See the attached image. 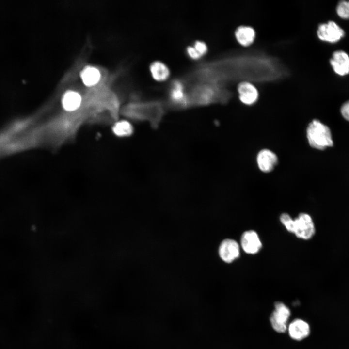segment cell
<instances>
[{"mask_svg":"<svg viewBox=\"0 0 349 349\" xmlns=\"http://www.w3.org/2000/svg\"><path fill=\"white\" fill-rule=\"evenodd\" d=\"M338 16L343 19H349V1H340L336 7Z\"/></svg>","mask_w":349,"mask_h":349,"instance_id":"ffe728a7","label":"cell"},{"mask_svg":"<svg viewBox=\"0 0 349 349\" xmlns=\"http://www.w3.org/2000/svg\"><path fill=\"white\" fill-rule=\"evenodd\" d=\"M239 246L233 239H226L221 243L219 254L221 259L226 263H231L239 256Z\"/></svg>","mask_w":349,"mask_h":349,"instance_id":"9c48e42d","label":"cell"},{"mask_svg":"<svg viewBox=\"0 0 349 349\" xmlns=\"http://www.w3.org/2000/svg\"><path fill=\"white\" fill-rule=\"evenodd\" d=\"M87 117L82 115H63L55 118L43 126L42 136L46 144L57 148L76 137Z\"/></svg>","mask_w":349,"mask_h":349,"instance_id":"6da1fadb","label":"cell"},{"mask_svg":"<svg viewBox=\"0 0 349 349\" xmlns=\"http://www.w3.org/2000/svg\"><path fill=\"white\" fill-rule=\"evenodd\" d=\"M306 134L308 143L313 148L323 150L333 145L329 128L318 120H313L309 124Z\"/></svg>","mask_w":349,"mask_h":349,"instance_id":"5b68a950","label":"cell"},{"mask_svg":"<svg viewBox=\"0 0 349 349\" xmlns=\"http://www.w3.org/2000/svg\"><path fill=\"white\" fill-rule=\"evenodd\" d=\"M229 93L222 85L205 82L189 83L186 91L185 109L215 104H224Z\"/></svg>","mask_w":349,"mask_h":349,"instance_id":"3957f363","label":"cell"},{"mask_svg":"<svg viewBox=\"0 0 349 349\" xmlns=\"http://www.w3.org/2000/svg\"><path fill=\"white\" fill-rule=\"evenodd\" d=\"M239 98L246 105H252L258 97V92L252 84L248 82H241L238 86Z\"/></svg>","mask_w":349,"mask_h":349,"instance_id":"5bb4252c","label":"cell"},{"mask_svg":"<svg viewBox=\"0 0 349 349\" xmlns=\"http://www.w3.org/2000/svg\"><path fill=\"white\" fill-rule=\"evenodd\" d=\"M241 245L247 254H255L262 247V243L257 233L254 230L244 232L241 238Z\"/></svg>","mask_w":349,"mask_h":349,"instance_id":"8fae6325","label":"cell"},{"mask_svg":"<svg viewBox=\"0 0 349 349\" xmlns=\"http://www.w3.org/2000/svg\"><path fill=\"white\" fill-rule=\"evenodd\" d=\"M188 83L183 77L172 79L167 90V107L174 110L185 109Z\"/></svg>","mask_w":349,"mask_h":349,"instance_id":"8992f818","label":"cell"},{"mask_svg":"<svg viewBox=\"0 0 349 349\" xmlns=\"http://www.w3.org/2000/svg\"><path fill=\"white\" fill-rule=\"evenodd\" d=\"M256 161L259 169L264 172L271 171L278 162L276 155L272 151L265 149L259 152Z\"/></svg>","mask_w":349,"mask_h":349,"instance_id":"7c38bea8","label":"cell"},{"mask_svg":"<svg viewBox=\"0 0 349 349\" xmlns=\"http://www.w3.org/2000/svg\"><path fill=\"white\" fill-rule=\"evenodd\" d=\"M290 315L289 309L283 303L277 302L275 310L270 317L272 328L278 333H284L286 330V323Z\"/></svg>","mask_w":349,"mask_h":349,"instance_id":"ba28073f","label":"cell"},{"mask_svg":"<svg viewBox=\"0 0 349 349\" xmlns=\"http://www.w3.org/2000/svg\"><path fill=\"white\" fill-rule=\"evenodd\" d=\"M330 63L337 74L343 76L349 73V56L344 51H334Z\"/></svg>","mask_w":349,"mask_h":349,"instance_id":"30bf717a","label":"cell"},{"mask_svg":"<svg viewBox=\"0 0 349 349\" xmlns=\"http://www.w3.org/2000/svg\"><path fill=\"white\" fill-rule=\"evenodd\" d=\"M200 55L203 58L208 52V47L206 43L203 40H195L191 45Z\"/></svg>","mask_w":349,"mask_h":349,"instance_id":"44dd1931","label":"cell"},{"mask_svg":"<svg viewBox=\"0 0 349 349\" xmlns=\"http://www.w3.org/2000/svg\"><path fill=\"white\" fill-rule=\"evenodd\" d=\"M81 79L87 86H93L96 84L100 79V73L99 70L94 67H88L81 72Z\"/></svg>","mask_w":349,"mask_h":349,"instance_id":"d6986e66","label":"cell"},{"mask_svg":"<svg viewBox=\"0 0 349 349\" xmlns=\"http://www.w3.org/2000/svg\"><path fill=\"white\" fill-rule=\"evenodd\" d=\"M148 69L151 78L157 82L166 81L171 76L169 67L160 60H155L151 62Z\"/></svg>","mask_w":349,"mask_h":349,"instance_id":"4fadbf2b","label":"cell"},{"mask_svg":"<svg viewBox=\"0 0 349 349\" xmlns=\"http://www.w3.org/2000/svg\"><path fill=\"white\" fill-rule=\"evenodd\" d=\"M341 112L344 118L349 121V100L343 104Z\"/></svg>","mask_w":349,"mask_h":349,"instance_id":"603a6c76","label":"cell"},{"mask_svg":"<svg viewBox=\"0 0 349 349\" xmlns=\"http://www.w3.org/2000/svg\"><path fill=\"white\" fill-rule=\"evenodd\" d=\"M112 133L119 137L130 136L134 132V127L128 120H117L112 127Z\"/></svg>","mask_w":349,"mask_h":349,"instance_id":"ac0fdd59","label":"cell"},{"mask_svg":"<svg viewBox=\"0 0 349 349\" xmlns=\"http://www.w3.org/2000/svg\"><path fill=\"white\" fill-rule=\"evenodd\" d=\"M235 34L238 42L243 46L251 44L255 36V31L252 27L243 26L238 27Z\"/></svg>","mask_w":349,"mask_h":349,"instance_id":"e0dca14e","label":"cell"},{"mask_svg":"<svg viewBox=\"0 0 349 349\" xmlns=\"http://www.w3.org/2000/svg\"><path fill=\"white\" fill-rule=\"evenodd\" d=\"M280 220L286 230L303 239L311 238L315 233V228L311 217L307 213H301L295 219L287 213H282Z\"/></svg>","mask_w":349,"mask_h":349,"instance_id":"277c9868","label":"cell"},{"mask_svg":"<svg viewBox=\"0 0 349 349\" xmlns=\"http://www.w3.org/2000/svg\"><path fill=\"white\" fill-rule=\"evenodd\" d=\"M290 337L296 340H301L310 333V327L307 323L301 319L293 321L288 327Z\"/></svg>","mask_w":349,"mask_h":349,"instance_id":"9a60e30c","label":"cell"},{"mask_svg":"<svg viewBox=\"0 0 349 349\" xmlns=\"http://www.w3.org/2000/svg\"><path fill=\"white\" fill-rule=\"evenodd\" d=\"M185 53L187 57L192 61H198L202 58L191 45L186 47Z\"/></svg>","mask_w":349,"mask_h":349,"instance_id":"7402d4cb","label":"cell"},{"mask_svg":"<svg viewBox=\"0 0 349 349\" xmlns=\"http://www.w3.org/2000/svg\"><path fill=\"white\" fill-rule=\"evenodd\" d=\"M81 100V97L78 93L70 91L63 95L62 101V106L67 111L73 112L79 108Z\"/></svg>","mask_w":349,"mask_h":349,"instance_id":"2e32d148","label":"cell"},{"mask_svg":"<svg viewBox=\"0 0 349 349\" xmlns=\"http://www.w3.org/2000/svg\"><path fill=\"white\" fill-rule=\"evenodd\" d=\"M317 34L322 41L335 43L344 36L345 32L335 22L329 21L319 25Z\"/></svg>","mask_w":349,"mask_h":349,"instance_id":"52a82bcc","label":"cell"},{"mask_svg":"<svg viewBox=\"0 0 349 349\" xmlns=\"http://www.w3.org/2000/svg\"><path fill=\"white\" fill-rule=\"evenodd\" d=\"M168 109L165 101L140 99L125 106L122 114L128 120L148 122L154 129L159 127Z\"/></svg>","mask_w":349,"mask_h":349,"instance_id":"7a4b0ae2","label":"cell"}]
</instances>
